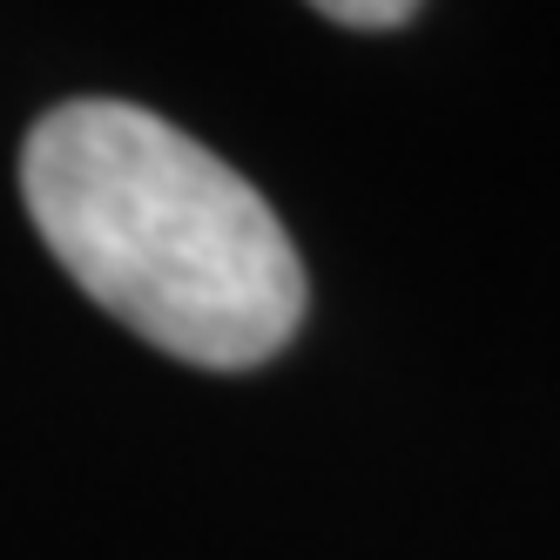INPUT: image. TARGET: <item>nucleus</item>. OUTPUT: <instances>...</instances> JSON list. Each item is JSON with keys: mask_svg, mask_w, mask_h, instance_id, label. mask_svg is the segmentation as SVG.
<instances>
[{"mask_svg": "<svg viewBox=\"0 0 560 560\" xmlns=\"http://www.w3.org/2000/svg\"><path fill=\"white\" fill-rule=\"evenodd\" d=\"M21 189L48 250L108 317L183 365L250 372L304 317V264L264 196L136 102L42 115Z\"/></svg>", "mask_w": 560, "mask_h": 560, "instance_id": "nucleus-1", "label": "nucleus"}, {"mask_svg": "<svg viewBox=\"0 0 560 560\" xmlns=\"http://www.w3.org/2000/svg\"><path fill=\"white\" fill-rule=\"evenodd\" d=\"M311 8L338 27H398V21H412L419 0H311Z\"/></svg>", "mask_w": 560, "mask_h": 560, "instance_id": "nucleus-2", "label": "nucleus"}]
</instances>
